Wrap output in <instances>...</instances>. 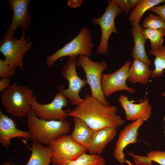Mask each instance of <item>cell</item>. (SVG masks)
I'll list each match as a JSON object with an SVG mask.
<instances>
[{
  "instance_id": "cell-7",
  "label": "cell",
  "mask_w": 165,
  "mask_h": 165,
  "mask_svg": "<svg viewBox=\"0 0 165 165\" xmlns=\"http://www.w3.org/2000/svg\"><path fill=\"white\" fill-rule=\"evenodd\" d=\"M49 145L53 154L52 162L54 165H65L68 162L75 160L86 153L87 149L74 141L68 134L51 142Z\"/></svg>"
},
{
  "instance_id": "cell-15",
  "label": "cell",
  "mask_w": 165,
  "mask_h": 165,
  "mask_svg": "<svg viewBox=\"0 0 165 165\" xmlns=\"http://www.w3.org/2000/svg\"><path fill=\"white\" fill-rule=\"evenodd\" d=\"M16 125L11 118L0 110V143L8 149L11 144V139L14 138L22 137L28 140L31 134L28 131H24L16 128Z\"/></svg>"
},
{
  "instance_id": "cell-23",
  "label": "cell",
  "mask_w": 165,
  "mask_h": 165,
  "mask_svg": "<svg viewBox=\"0 0 165 165\" xmlns=\"http://www.w3.org/2000/svg\"><path fill=\"white\" fill-rule=\"evenodd\" d=\"M142 33L147 39H149L151 50L157 49L163 46L165 30L145 28L143 29Z\"/></svg>"
},
{
  "instance_id": "cell-27",
  "label": "cell",
  "mask_w": 165,
  "mask_h": 165,
  "mask_svg": "<svg viewBox=\"0 0 165 165\" xmlns=\"http://www.w3.org/2000/svg\"><path fill=\"white\" fill-rule=\"evenodd\" d=\"M147 156L152 161L161 165H165V152L164 151H152L147 154Z\"/></svg>"
},
{
  "instance_id": "cell-18",
  "label": "cell",
  "mask_w": 165,
  "mask_h": 165,
  "mask_svg": "<svg viewBox=\"0 0 165 165\" xmlns=\"http://www.w3.org/2000/svg\"><path fill=\"white\" fill-rule=\"evenodd\" d=\"M72 118L74 127L70 136L74 141L87 149L90 143L94 131L80 118L76 117Z\"/></svg>"
},
{
  "instance_id": "cell-24",
  "label": "cell",
  "mask_w": 165,
  "mask_h": 165,
  "mask_svg": "<svg viewBox=\"0 0 165 165\" xmlns=\"http://www.w3.org/2000/svg\"><path fill=\"white\" fill-rule=\"evenodd\" d=\"M105 159L99 155L83 154L77 159L67 162L65 165H105Z\"/></svg>"
},
{
  "instance_id": "cell-26",
  "label": "cell",
  "mask_w": 165,
  "mask_h": 165,
  "mask_svg": "<svg viewBox=\"0 0 165 165\" xmlns=\"http://www.w3.org/2000/svg\"><path fill=\"white\" fill-rule=\"evenodd\" d=\"M16 73V69L9 66L5 60H0V77L1 79L10 78Z\"/></svg>"
},
{
  "instance_id": "cell-1",
  "label": "cell",
  "mask_w": 165,
  "mask_h": 165,
  "mask_svg": "<svg viewBox=\"0 0 165 165\" xmlns=\"http://www.w3.org/2000/svg\"><path fill=\"white\" fill-rule=\"evenodd\" d=\"M83 101L68 112V116L80 118L94 131L110 127H120L125 121L117 114L118 108L102 105L89 94L84 97Z\"/></svg>"
},
{
  "instance_id": "cell-35",
  "label": "cell",
  "mask_w": 165,
  "mask_h": 165,
  "mask_svg": "<svg viewBox=\"0 0 165 165\" xmlns=\"http://www.w3.org/2000/svg\"><path fill=\"white\" fill-rule=\"evenodd\" d=\"M1 165H13L12 164L10 163L9 162H6V163H5Z\"/></svg>"
},
{
  "instance_id": "cell-34",
  "label": "cell",
  "mask_w": 165,
  "mask_h": 165,
  "mask_svg": "<svg viewBox=\"0 0 165 165\" xmlns=\"http://www.w3.org/2000/svg\"><path fill=\"white\" fill-rule=\"evenodd\" d=\"M126 163H127L128 165H137L136 164H133L129 160H126Z\"/></svg>"
},
{
  "instance_id": "cell-29",
  "label": "cell",
  "mask_w": 165,
  "mask_h": 165,
  "mask_svg": "<svg viewBox=\"0 0 165 165\" xmlns=\"http://www.w3.org/2000/svg\"><path fill=\"white\" fill-rule=\"evenodd\" d=\"M120 8L126 14H128L131 9L128 0H114Z\"/></svg>"
},
{
  "instance_id": "cell-9",
  "label": "cell",
  "mask_w": 165,
  "mask_h": 165,
  "mask_svg": "<svg viewBox=\"0 0 165 165\" xmlns=\"http://www.w3.org/2000/svg\"><path fill=\"white\" fill-rule=\"evenodd\" d=\"M77 57V56L69 57L62 70V76L68 82V88L64 89L63 85H61L58 86V90L67 99H69L72 105L77 106L84 100L80 97L79 93L87 82L86 80L79 77L77 74L76 68Z\"/></svg>"
},
{
  "instance_id": "cell-2",
  "label": "cell",
  "mask_w": 165,
  "mask_h": 165,
  "mask_svg": "<svg viewBox=\"0 0 165 165\" xmlns=\"http://www.w3.org/2000/svg\"><path fill=\"white\" fill-rule=\"evenodd\" d=\"M26 116L27 126L31 134V139L43 145H49L51 142L68 134L71 130L70 123L65 119L47 120L40 119L31 109Z\"/></svg>"
},
{
  "instance_id": "cell-5",
  "label": "cell",
  "mask_w": 165,
  "mask_h": 165,
  "mask_svg": "<svg viewBox=\"0 0 165 165\" xmlns=\"http://www.w3.org/2000/svg\"><path fill=\"white\" fill-rule=\"evenodd\" d=\"M76 66L82 67L86 75V81L90 86L91 96L97 99L102 105L110 106L103 93L101 78L103 72L108 67L105 61L94 62L88 57L79 55L77 59Z\"/></svg>"
},
{
  "instance_id": "cell-11",
  "label": "cell",
  "mask_w": 165,
  "mask_h": 165,
  "mask_svg": "<svg viewBox=\"0 0 165 165\" xmlns=\"http://www.w3.org/2000/svg\"><path fill=\"white\" fill-rule=\"evenodd\" d=\"M131 64V61L128 60L115 72L109 74H102L101 78V89L105 97H108L112 93L119 90H125L132 94L135 93V89L129 87L126 83Z\"/></svg>"
},
{
  "instance_id": "cell-22",
  "label": "cell",
  "mask_w": 165,
  "mask_h": 165,
  "mask_svg": "<svg viewBox=\"0 0 165 165\" xmlns=\"http://www.w3.org/2000/svg\"><path fill=\"white\" fill-rule=\"evenodd\" d=\"M149 53L155 57V69L152 70L151 76L152 78L159 77L165 70V46H162L158 49L151 50Z\"/></svg>"
},
{
  "instance_id": "cell-32",
  "label": "cell",
  "mask_w": 165,
  "mask_h": 165,
  "mask_svg": "<svg viewBox=\"0 0 165 165\" xmlns=\"http://www.w3.org/2000/svg\"><path fill=\"white\" fill-rule=\"evenodd\" d=\"M83 2L82 0H69L67 2V5L71 8H76L80 6Z\"/></svg>"
},
{
  "instance_id": "cell-36",
  "label": "cell",
  "mask_w": 165,
  "mask_h": 165,
  "mask_svg": "<svg viewBox=\"0 0 165 165\" xmlns=\"http://www.w3.org/2000/svg\"><path fill=\"white\" fill-rule=\"evenodd\" d=\"M161 95L162 96H164L165 97V92H163V93L161 94Z\"/></svg>"
},
{
  "instance_id": "cell-14",
  "label": "cell",
  "mask_w": 165,
  "mask_h": 165,
  "mask_svg": "<svg viewBox=\"0 0 165 165\" xmlns=\"http://www.w3.org/2000/svg\"><path fill=\"white\" fill-rule=\"evenodd\" d=\"M118 101L125 112L127 121L133 122L141 118L145 121L151 117L152 107L147 98L140 103L134 104L130 101L127 96L121 94L119 97Z\"/></svg>"
},
{
  "instance_id": "cell-17",
  "label": "cell",
  "mask_w": 165,
  "mask_h": 165,
  "mask_svg": "<svg viewBox=\"0 0 165 165\" xmlns=\"http://www.w3.org/2000/svg\"><path fill=\"white\" fill-rule=\"evenodd\" d=\"M130 23L134 43V46L132 48L131 57L150 66L152 62L147 55L145 48V42L147 38L143 34V28L139 23L133 22Z\"/></svg>"
},
{
  "instance_id": "cell-16",
  "label": "cell",
  "mask_w": 165,
  "mask_h": 165,
  "mask_svg": "<svg viewBox=\"0 0 165 165\" xmlns=\"http://www.w3.org/2000/svg\"><path fill=\"white\" fill-rule=\"evenodd\" d=\"M117 127H110L94 131L87 151L90 154L99 155L116 136Z\"/></svg>"
},
{
  "instance_id": "cell-21",
  "label": "cell",
  "mask_w": 165,
  "mask_h": 165,
  "mask_svg": "<svg viewBox=\"0 0 165 165\" xmlns=\"http://www.w3.org/2000/svg\"><path fill=\"white\" fill-rule=\"evenodd\" d=\"M165 3V0H141L130 14L128 20L130 22L139 23L143 15L150 8L160 3Z\"/></svg>"
},
{
  "instance_id": "cell-3",
  "label": "cell",
  "mask_w": 165,
  "mask_h": 165,
  "mask_svg": "<svg viewBox=\"0 0 165 165\" xmlns=\"http://www.w3.org/2000/svg\"><path fill=\"white\" fill-rule=\"evenodd\" d=\"M2 93L1 103L7 113L17 118L26 116L34 96L31 89L14 82Z\"/></svg>"
},
{
  "instance_id": "cell-8",
  "label": "cell",
  "mask_w": 165,
  "mask_h": 165,
  "mask_svg": "<svg viewBox=\"0 0 165 165\" xmlns=\"http://www.w3.org/2000/svg\"><path fill=\"white\" fill-rule=\"evenodd\" d=\"M122 10L114 0L108 1V6L103 15L98 18H93L92 20L94 25H99L101 28V38L96 52L99 55L107 53L108 41L113 33H118L115 25V19L119 14L122 13Z\"/></svg>"
},
{
  "instance_id": "cell-13",
  "label": "cell",
  "mask_w": 165,
  "mask_h": 165,
  "mask_svg": "<svg viewBox=\"0 0 165 165\" xmlns=\"http://www.w3.org/2000/svg\"><path fill=\"white\" fill-rule=\"evenodd\" d=\"M145 120L139 119L126 125L123 130L120 131L114 152L115 159L120 164L126 163L125 155L123 152L125 148L131 144L138 142L139 134L138 130L144 123Z\"/></svg>"
},
{
  "instance_id": "cell-6",
  "label": "cell",
  "mask_w": 165,
  "mask_h": 165,
  "mask_svg": "<svg viewBox=\"0 0 165 165\" xmlns=\"http://www.w3.org/2000/svg\"><path fill=\"white\" fill-rule=\"evenodd\" d=\"M25 30H23L18 39L13 37L0 41V51L5 57V62L15 69L19 67L22 70H24V56L32 47L31 41L28 42L29 38L25 39Z\"/></svg>"
},
{
  "instance_id": "cell-10",
  "label": "cell",
  "mask_w": 165,
  "mask_h": 165,
  "mask_svg": "<svg viewBox=\"0 0 165 165\" xmlns=\"http://www.w3.org/2000/svg\"><path fill=\"white\" fill-rule=\"evenodd\" d=\"M34 96L31 104V109L35 116L40 119L47 120H65L68 116V113L71 111L63 110L67 106L68 101L63 93L59 91L50 103L42 104L36 101Z\"/></svg>"
},
{
  "instance_id": "cell-19",
  "label": "cell",
  "mask_w": 165,
  "mask_h": 165,
  "mask_svg": "<svg viewBox=\"0 0 165 165\" xmlns=\"http://www.w3.org/2000/svg\"><path fill=\"white\" fill-rule=\"evenodd\" d=\"M31 152L30 158L26 165H49L52 162V149L39 143L32 141L31 147H28Z\"/></svg>"
},
{
  "instance_id": "cell-28",
  "label": "cell",
  "mask_w": 165,
  "mask_h": 165,
  "mask_svg": "<svg viewBox=\"0 0 165 165\" xmlns=\"http://www.w3.org/2000/svg\"><path fill=\"white\" fill-rule=\"evenodd\" d=\"M128 154L132 157L137 165H153L152 161L147 156L137 155L132 152H129Z\"/></svg>"
},
{
  "instance_id": "cell-4",
  "label": "cell",
  "mask_w": 165,
  "mask_h": 165,
  "mask_svg": "<svg viewBox=\"0 0 165 165\" xmlns=\"http://www.w3.org/2000/svg\"><path fill=\"white\" fill-rule=\"evenodd\" d=\"M92 42L91 31L88 28L83 26L72 40L47 57L46 61L47 66L50 68L53 67L57 60L64 57L77 56L78 55L90 57L94 46Z\"/></svg>"
},
{
  "instance_id": "cell-25",
  "label": "cell",
  "mask_w": 165,
  "mask_h": 165,
  "mask_svg": "<svg viewBox=\"0 0 165 165\" xmlns=\"http://www.w3.org/2000/svg\"><path fill=\"white\" fill-rule=\"evenodd\" d=\"M142 28L165 30V20L160 16L150 13L142 22Z\"/></svg>"
},
{
  "instance_id": "cell-33",
  "label": "cell",
  "mask_w": 165,
  "mask_h": 165,
  "mask_svg": "<svg viewBox=\"0 0 165 165\" xmlns=\"http://www.w3.org/2000/svg\"><path fill=\"white\" fill-rule=\"evenodd\" d=\"M141 0H128V2L131 8H134L141 1Z\"/></svg>"
},
{
  "instance_id": "cell-31",
  "label": "cell",
  "mask_w": 165,
  "mask_h": 165,
  "mask_svg": "<svg viewBox=\"0 0 165 165\" xmlns=\"http://www.w3.org/2000/svg\"><path fill=\"white\" fill-rule=\"evenodd\" d=\"M11 80L10 78H3L0 80V91L2 92L10 85Z\"/></svg>"
},
{
  "instance_id": "cell-12",
  "label": "cell",
  "mask_w": 165,
  "mask_h": 165,
  "mask_svg": "<svg viewBox=\"0 0 165 165\" xmlns=\"http://www.w3.org/2000/svg\"><path fill=\"white\" fill-rule=\"evenodd\" d=\"M8 2L9 7L13 11V15L10 25L4 34L3 39L14 37V31L18 27L27 31L31 20L28 9L31 0H9Z\"/></svg>"
},
{
  "instance_id": "cell-20",
  "label": "cell",
  "mask_w": 165,
  "mask_h": 165,
  "mask_svg": "<svg viewBox=\"0 0 165 165\" xmlns=\"http://www.w3.org/2000/svg\"><path fill=\"white\" fill-rule=\"evenodd\" d=\"M152 72L146 64L134 58L129 69L128 80L134 83L145 84L148 82Z\"/></svg>"
},
{
  "instance_id": "cell-30",
  "label": "cell",
  "mask_w": 165,
  "mask_h": 165,
  "mask_svg": "<svg viewBox=\"0 0 165 165\" xmlns=\"http://www.w3.org/2000/svg\"><path fill=\"white\" fill-rule=\"evenodd\" d=\"M148 11L157 13L165 20V4L161 6H155Z\"/></svg>"
}]
</instances>
